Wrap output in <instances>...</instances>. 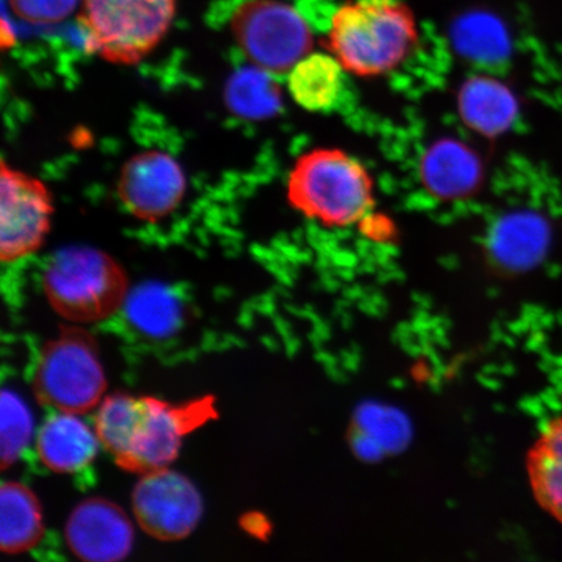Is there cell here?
I'll return each instance as SVG.
<instances>
[{
	"label": "cell",
	"instance_id": "3",
	"mask_svg": "<svg viewBox=\"0 0 562 562\" xmlns=\"http://www.w3.org/2000/svg\"><path fill=\"white\" fill-rule=\"evenodd\" d=\"M286 200L322 226L349 227L374 207V180L367 166L346 150L318 147L302 154L292 167Z\"/></svg>",
	"mask_w": 562,
	"mask_h": 562
},
{
	"label": "cell",
	"instance_id": "8",
	"mask_svg": "<svg viewBox=\"0 0 562 562\" xmlns=\"http://www.w3.org/2000/svg\"><path fill=\"white\" fill-rule=\"evenodd\" d=\"M0 259L20 261L37 252L52 231L54 199L44 181L2 161L0 166Z\"/></svg>",
	"mask_w": 562,
	"mask_h": 562
},
{
	"label": "cell",
	"instance_id": "18",
	"mask_svg": "<svg viewBox=\"0 0 562 562\" xmlns=\"http://www.w3.org/2000/svg\"><path fill=\"white\" fill-rule=\"evenodd\" d=\"M527 470L540 507L562 524V416L550 422L540 435Z\"/></svg>",
	"mask_w": 562,
	"mask_h": 562
},
{
	"label": "cell",
	"instance_id": "5",
	"mask_svg": "<svg viewBox=\"0 0 562 562\" xmlns=\"http://www.w3.org/2000/svg\"><path fill=\"white\" fill-rule=\"evenodd\" d=\"M175 13L176 0H82L79 24L89 53L133 66L156 50Z\"/></svg>",
	"mask_w": 562,
	"mask_h": 562
},
{
	"label": "cell",
	"instance_id": "13",
	"mask_svg": "<svg viewBox=\"0 0 562 562\" xmlns=\"http://www.w3.org/2000/svg\"><path fill=\"white\" fill-rule=\"evenodd\" d=\"M552 240L550 223L532 211H519L498 222L491 251L496 262L509 272L533 269L542 262Z\"/></svg>",
	"mask_w": 562,
	"mask_h": 562
},
{
	"label": "cell",
	"instance_id": "6",
	"mask_svg": "<svg viewBox=\"0 0 562 562\" xmlns=\"http://www.w3.org/2000/svg\"><path fill=\"white\" fill-rule=\"evenodd\" d=\"M32 386L38 403L61 413H89L103 402L108 382L94 336L79 326H63L42 348Z\"/></svg>",
	"mask_w": 562,
	"mask_h": 562
},
{
	"label": "cell",
	"instance_id": "16",
	"mask_svg": "<svg viewBox=\"0 0 562 562\" xmlns=\"http://www.w3.org/2000/svg\"><path fill=\"white\" fill-rule=\"evenodd\" d=\"M459 111L470 128L486 137H497L517 121L519 103L505 83L474 76L460 90Z\"/></svg>",
	"mask_w": 562,
	"mask_h": 562
},
{
	"label": "cell",
	"instance_id": "2",
	"mask_svg": "<svg viewBox=\"0 0 562 562\" xmlns=\"http://www.w3.org/2000/svg\"><path fill=\"white\" fill-rule=\"evenodd\" d=\"M417 42L416 18L402 0H349L328 21L329 53L361 79L395 72Z\"/></svg>",
	"mask_w": 562,
	"mask_h": 562
},
{
	"label": "cell",
	"instance_id": "19",
	"mask_svg": "<svg viewBox=\"0 0 562 562\" xmlns=\"http://www.w3.org/2000/svg\"><path fill=\"white\" fill-rule=\"evenodd\" d=\"M272 77L255 66L232 75L224 91L232 114L249 121L276 115L281 104V91Z\"/></svg>",
	"mask_w": 562,
	"mask_h": 562
},
{
	"label": "cell",
	"instance_id": "9",
	"mask_svg": "<svg viewBox=\"0 0 562 562\" xmlns=\"http://www.w3.org/2000/svg\"><path fill=\"white\" fill-rule=\"evenodd\" d=\"M132 508L147 536L161 542H178L199 526L203 503L187 476L166 468L140 477L133 490Z\"/></svg>",
	"mask_w": 562,
	"mask_h": 562
},
{
	"label": "cell",
	"instance_id": "11",
	"mask_svg": "<svg viewBox=\"0 0 562 562\" xmlns=\"http://www.w3.org/2000/svg\"><path fill=\"white\" fill-rule=\"evenodd\" d=\"M67 546L87 562H119L128 558L135 529L125 512L105 498H88L70 513L66 525Z\"/></svg>",
	"mask_w": 562,
	"mask_h": 562
},
{
	"label": "cell",
	"instance_id": "7",
	"mask_svg": "<svg viewBox=\"0 0 562 562\" xmlns=\"http://www.w3.org/2000/svg\"><path fill=\"white\" fill-rule=\"evenodd\" d=\"M231 32L251 66L286 76L313 53L314 34L302 12L279 0H245L231 18Z\"/></svg>",
	"mask_w": 562,
	"mask_h": 562
},
{
	"label": "cell",
	"instance_id": "21",
	"mask_svg": "<svg viewBox=\"0 0 562 562\" xmlns=\"http://www.w3.org/2000/svg\"><path fill=\"white\" fill-rule=\"evenodd\" d=\"M0 459L2 469L10 468L19 460L30 445L33 435V417L26 404L16 393L4 390L0 404Z\"/></svg>",
	"mask_w": 562,
	"mask_h": 562
},
{
	"label": "cell",
	"instance_id": "12",
	"mask_svg": "<svg viewBox=\"0 0 562 562\" xmlns=\"http://www.w3.org/2000/svg\"><path fill=\"white\" fill-rule=\"evenodd\" d=\"M76 416L58 412L45 420L37 434L40 460L54 473L80 472L94 461L102 446L95 430Z\"/></svg>",
	"mask_w": 562,
	"mask_h": 562
},
{
	"label": "cell",
	"instance_id": "4",
	"mask_svg": "<svg viewBox=\"0 0 562 562\" xmlns=\"http://www.w3.org/2000/svg\"><path fill=\"white\" fill-rule=\"evenodd\" d=\"M45 296L68 322L89 325L111 318L130 296L128 277L108 252L91 246L56 251L42 278Z\"/></svg>",
	"mask_w": 562,
	"mask_h": 562
},
{
	"label": "cell",
	"instance_id": "22",
	"mask_svg": "<svg viewBox=\"0 0 562 562\" xmlns=\"http://www.w3.org/2000/svg\"><path fill=\"white\" fill-rule=\"evenodd\" d=\"M456 37L463 50L482 58H501L508 47L501 24L481 13L462 19L456 27Z\"/></svg>",
	"mask_w": 562,
	"mask_h": 562
},
{
	"label": "cell",
	"instance_id": "1",
	"mask_svg": "<svg viewBox=\"0 0 562 562\" xmlns=\"http://www.w3.org/2000/svg\"><path fill=\"white\" fill-rule=\"evenodd\" d=\"M216 417L211 396L171 404L115 393L101 403L94 430L117 467L144 475L170 467L178 459L182 440Z\"/></svg>",
	"mask_w": 562,
	"mask_h": 562
},
{
	"label": "cell",
	"instance_id": "17",
	"mask_svg": "<svg viewBox=\"0 0 562 562\" xmlns=\"http://www.w3.org/2000/svg\"><path fill=\"white\" fill-rule=\"evenodd\" d=\"M44 533V516L34 492L19 482H4L0 487V550L25 553L41 543Z\"/></svg>",
	"mask_w": 562,
	"mask_h": 562
},
{
	"label": "cell",
	"instance_id": "10",
	"mask_svg": "<svg viewBox=\"0 0 562 562\" xmlns=\"http://www.w3.org/2000/svg\"><path fill=\"white\" fill-rule=\"evenodd\" d=\"M188 182L170 154L147 150L125 161L117 180V196L136 220L158 223L181 205Z\"/></svg>",
	"mask_w": 562,
	"mask_h": 562
},
{
	"label": "cell",
	"instance_id": "23",
	"mask_svg": "<svg viewBox=\"0 0 562 562\" xmlns=\"http://www.w3.org/2000/svg\"><path fill=\"white\" fill-rule=\"evenodd\" d=\"M358 431L368 435L386 449H395L404 445L406 439V422L395 411L381 406H367L358 414Z\"/></svg>",
	"mask_w": 562,
	"mask_h": 562
},
{
	"label": "cell",
	"instance_id": "20",
	"mask_svg": "<svg viewBox=\"0 0 562 562\" xmlns=\"http://www.w3.org/2000/svg\"><path fill=\"white\" fill-rule=\"evenodd\" d=\"M124 306L131 325L146 336L160 339L175 334L181 326L180 302L164 286H139L130 294Z\"/></svg>",
	"mask_w": 562,
	"mask_h": 562
},
{
	"label": "cell",
	"instance_id": "24",
	"mask_svg": "<svg viewBox=\"0 0 562 562\" xmlns=\"http://www.w3.org/2000/svg\"><path fill=\"white\" fill-rule=\"evenodd\" d=\"M13 15L33 25H53L66 20L79 0H9Z\"/></svg>",
	"mask_w": 562,
	"mask_h": 562
},
{
	"label": "cell",
	"instance_id": "14",
	"mask_svg": "<svg viewBox=\"0 0 562 562\" xmlns=\"http://www.w3.org/2000/svg\"><path fill=\"white\" fill-rule=\"evenodd\" d=\"M422 179L432 194L442 200H460L472 194L482 180V165L467 145L442 139L425 154Z\"/></svg>",
	"mask_w": 562,
	"mask_h": 562
},
{
	"label": "cell",
	"instance_id": "15",
	"mask_svg": "<svg viewBox=\"0 0 562 562\" xmlns=\"http://www.w3.org/2000/svg\"><path fill=\"white\" fill-rule=\"evenodd\" d=\"M347 75L331 53H311L286 75L288 91L301 109L328 114L346 94Z\"/></svg>",
	"mask_w": 562,
	"mask_h": 562
}]
</instances>
